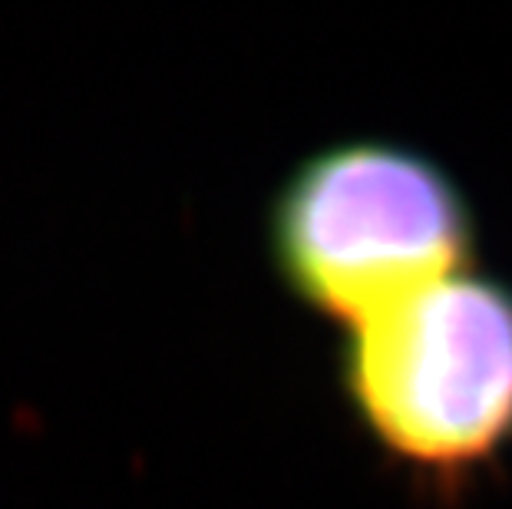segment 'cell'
Here are the masks:
<instances>
[{"label": "cell", "mask_w": 512, "mask_h": 509, "mask_svg": "<svg viewBox=\"0 0 512 509\" xmlns=\"http://www.w3.org/2000/svg\"><path fill=\"white\" fill-rule=\"evenodd\" d=\"M271 265L304 308L354 328L473 265L463 186L417 146L337 139L294 166L268 209Z\"/></svg>", "instance_id": "7a4b0ae2"}, {"label": "cell", "mask_w": 512, "mask_h": 509, "mask_svg": "<svg viewBox=\"0 0 512 509\" xmlns=\"http://www.w3.org/2000/svg\"><path fill=\"white\" fill-rule=\"evenodd\" d=\"M337 381L370 443L463 486L512 453V285L460 268L347 328Z\"/></svg>", "instance_id": "6da1fadb"}]
</instances>
